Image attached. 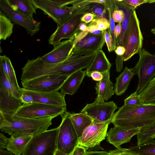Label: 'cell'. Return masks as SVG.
<instances>
[{
    "instance_id": "cell-1",
    "label": "cell",
    "mask_w": 155,
    "mask_h": 155,
    "mask_svg": "<svg viewBox=\"0 0 155 155\" xmlns=\"http://www.w3.org/2000/svg\"><path fill=\"white\" fill-rule=\"evenodd\" d=\"M56 116L31 119L0 112V130L14 138L35 136L47 130Z\"/></svg>"
},
{
    "instance_id": "cell-2",
    "label": "cell",
    "mask_w": 155,
    "mask_h": 155,
    "mask_svg": "<svg viewBox=\"0 0 155 155\" xmlns=\"http://www.w3.org/2000/svg\"><path fill=\"white\" fill-rule=\"evenodd\" d=\"M111 123L114 126L142 130L155 124V104L135 107L124 104L114 113Z\"/></svg>"
},
{
    "instance_id": "cell-3",
    "label": "cell",
    "mask_w": 155,
    "mask_h": 155,
    "mask_svg": "<svg viewBox=\"0 0 155 155\" xmlns=\"http://www.w3.org/2000/svg\"><path fill=\"white\" fill-rule=\"evenodd\" d=\"M59 130L58 127L33 137L21 155H54Z\"/></svg>"
},
{
    "instance_id": "cell-4",
    "label": "cell",
    "mask_w": 155,
    "mask_h": 155,
    "mask_svg": "<svg viewBox=\"0 0 155 155\" xmlns=\"http://www.w3.org/2000/svg\"><path fill=\"white\" fill-rule=\"evenodd\" d=\"M138 54L139 61L132 69L138 77L136 91L139 94L155 77V53L152 54L143 48Z\"/></svg>"
},
{
    "instance_id": "cell-5",
    "label": "cell",
    "mask_w": 155,
    "mask_h": 155,
    "mask_svg": "<svg viewBox=\"0 0 155 155\" xmlns=\"http://www.w3.org/2000/svg\"><path fill=\"white\" fill-rule=\"evenodd\" d=\"M71 114L66 111L61 116L58 138L57 150L68 155L79 145V138L71 120Z\"/></svg>"
},
{
    "instance_id": "cell-6",
    "label": "cell",
    "mask_w": 155,
    "mask_h": 155,
    "mask_svg": "<svg viewBox=\"0 0 155 155\" xmlns=\"http://www.w3.org/2000/svg\"><path fill=\"white\" fill-rule=\"evenodd\" d=\"M22 103L3 70L0 68V112L14 115Z\"/></svg>"
},
{
    "instance_id": "cell-7",
    "label": "cell",
    "mask_w": 155,
    "mask_h": 155,
    "mask_svg": "<svg viewBox=\"0 0 155 155\" xmlns=\"http://www.w3.org/2000/svg\"><path fill=\"white\" fill-rule=\"evenodd\" d=\"M111 121L103 123L92 121L84 130L79 138V145L88 150L104 149L100 146L101 142L105 139L108 125Z\"/></svg>"
},
{
    "instance_id": "cell-8",
    "label": "cell",
    "mask_w": 155,
    "mask_h": 155,
    "mask_svg": "<svg viewBox=\"0 0 155 155\" xmlns=\"http://www.w3.org/2000/svg\"><path fill=\"white\" fill-rule=\"evenodd\" d=\"M36 9L42 11L51 18L57 26L62 25L73 16L82 14L80 9H74L72 6L59 7L49 0H31Z\"/></svg>"
},
{
    "instance_id": "cell-9",
    "label": "cell",
    "mask_w": 155,
    "mask_h": 155,
    "mask_svg": "<svg viewBox=\"0 0 155 155\" xmlns=\"http://www.w3.org/2000/svg\"><path fill=\"white\" fill-rule=\"evenodd\" d=\"M143 38L140 21L134 11L131 17L127 33L124 47L126 51L123 56V61H126L138 53L142 49Z\"/></svg>"
},
{
    "instance_id": "cell-10",
    "label": "cell",
    "mask_w": 155,
    "mask_h": 155,
    "mask_svg": "<svg viewBox=\"0 0 155 155\" xmlns=\"http://www.w3.org/2000/svg\"><path fill=\"white\" fill-rule=\"evenodd\" d=\"M70 75L64 74L46 75L21 82L25 89L38 92L58 91Z\"/></svg>"
},
{
    "instance_id": "cell-11",
    "label": "cell",
    "mask_w": 155,
    "mask_h": 155,
    "mask_svg": "<svg viewBox=\"0 0 155 155\" xmlns=\"http://www.w3.org/2000/svg\"><path fill=\"white\" fill-rule=\"evenodd\" d=\"M66 107L52 106L39 103L23 104L14 115L26 118L36 119L51 116L62 115L66 111Z\"/></svg>"
},
{
    "instance_id": "cell-12",
    "label": "cell",
    "mask_w": 155,
    "mask_h": 155,
    "mask_svg": "<svg viewBox=\"0 0 155 155\" xmlns=\"http://www.w3.org/2000/svg\"><path fill=\"white\" fill-rule=\"evenodd\" d=\"M118 108L113 101L99 102L95 100L88 104L81 111L97 123H103L111 121L115 111Z\"/></svg>"
},
{
    "instance_id": "cell-13",
    "label": "cell",
    "mask_w": 155,
    "mask_h": 155,
    "mask_svg": "<svg viewBox=\"0 0 155 155\" xmlns=\"http://www.w3.org/2000/svg\"><path fill=\"white\" fill-rule=\"evenodd\" d=\"M0 10L12 22L23 27L31 36L39 31L41 22L13 11L4 0H0Z\"/></svg>"
},
{
    "instance_id": "cell-14",
    "label": "cell",
    "mask_w": 155,
    "mask_h": 155,
    "mask_svg": "<svg viewBox=\"0 0 155 155\" xmlns=\"http://www.w3.org/2000/svg\"><path fill=\"white\" fill-rule=\"evenodd\" d=\"M84 14L75 15L62 25L57 26L48 40V43L55 47L64 39H70L78 31L82 22L81 18Z\"/></svg>"
},
{
    "instance_id": "cell-15",
    "label": "cell",
    "mask_w": 155,
    "mask_h": 155,
    "mask_svg": "<svg viewBox=\"0 0 155 155\" xmlns=\"http://www.w3.org/2000/svg\"><path fill=\"white\" fill-rule=\"evenodd\" d=\"M104 35L89 33L75 45L70 54L85 55L97 52L105 44Z\"/></svg>"
},
{
    "instance_id": "cell-16",
    "label": "cell",
    "mask_w": 155,
    "mask_h": 155,
    "mask_svg": "<svg viewBox=\"0 0 155 155\" xmlns=\"http://www.w3.org/2000/svg\"><path fill=\"white\" fill-rule=\"evenodd\" d=\"M76 33L70 39L61 41L51 51L40 57L41 60L48 64L59 63L66 60L73 48Z\"/></svg>"
},
{
    "instance_id": "cell-17",
    "label": "cell",
    "mask_w": 155,
    "mask_h": 155,
    "mask_svg": "<svg viewBox=\"0 0 155 155\" xmlns=\"http://www.w3.org/2000/svg\"><path fill=\"white\" fill-rule=\"evenodd\" d=\"M141 129H131L114 126L107 132L106 138L107 141L118 148L123 144L129 142L132 138L139 134Z\"/></svg>"
},
{
    "instance_id": "cell-18",
    "label": "cell",
    "mask_w": 155,
    "mask_h": 155,
    "mask_svg": "<svg viewBox=\"0 0 155 155\" xmlns=\"http://www.w3.org/2000/svg\"><path fill=\"white\" fill-rule=\"evenodd\" d=\"M25 92L33 97L34 103H39L52 106L66 107L65 95L58 91L45 92H38L21 88Z\"/></svg>"
},
{
    "instance_id": "cell-19",
    "label": "cell",
    "mask_w": 155,
    "mask_h": 155,
    "mask_svg": "<svg viewBox=\"0 0 155 155\" xmlns=\"http://www.w3.org/2000/svg\"><path fill=\"white\" fill-rule=\"evenodd\" d=\"M102 74V80L97 82L95 87L97 94L95 100L99 102L107 101L115 93L114 84L110 80V71L105 72Z\"/></svg>"
},
{
    "instance_id": "cell-20",
    "label": "cell",
    "mask_w": 155,
    "mask_h": 155,
    "mask_svg": "<svg viewBox=\"0 0 155 155\" xmlns=\"http://www.w3.org/2000/svg\"><path fill=\"white\" fill-rule=\"evenodd\" d=\"M111 64L102 49L97 52L89 67L86 69V75L91 77V74L94 71L101 73L110 71Z\"/></svg>"
},
{
    "instance_id": "cell-21",
    "label": "cell",
    "mask_w": 155,
    "mask_h": 155,
    "mask_svg": "<svg viewBox=\"0 0 155 155\" xmlns=\"http://www.w3.org/2000/svg\"><path fill=\"white\" fill-rule=\"evenodd\" d=\"M86 76V70H79L70 76L60 88L61 92L72 95L78 90Z\"/></svg>"
},
{
    "instance_id": "cell-22",
    "label": "cell",
    "mask_w": 155,
    "mask_h": 155,
    "mask_svg": "<svg viewBox=\"0 0 155 155\" xmlns=\"http://www.w3.org/2000/svg\"><path fill=\"white\" fill-rule=\"evenodd\" d=\"M114 1L118 8L123 10L125 14L124 18L121 23V32L119 37L116 40V47L118 46L124 47L127 33L131 16L134 11L127 6L123 0Z\"/></svg>"
},
{
    "instance_id": "cell-23",
    "label": "cell",
    "mask_w": 155,
    "mask_h": 155,
    "mask_svg": "<svg viewBox=\"0 0 155 155\" xmlns=\"http://www.w3.org/2000/svg\"><path fill=\"white\" fill-rule=\"evenodd\" d=\"M0 68L3 70L16 93L20 99L21 88L18 85L15 71L10 60L5 55L0 56Z\"/></svg>"
},
{
    "instance_id": "cell-24",
    "label": "cell",
    "mask_w": 155,
    "mask_h": 155,
    "mask_svg": "<svg viewBox=\"0 0 155 155\" xmlns=\"http://www.w3.org/2000/svg\"><path fill=\"white\" fill-rule=\"evenodd\" d=\"M13 11L31 18L36 14V8L31 0H4Z\"/></svg>"
},
{
    "instance_id": "cell-25",
    "label": "cell",
    "mask_w": 155,
    "mask_h": 155,
    "mask_svg": "<svg viewBox=\"0 0 155 155\" xmlns=\"http://www.w3.org/2000/svg\"><path fill=\"white\" fill-rule=\"evenodd\" d=\"M135 74L132 68L125 67L122 73L116 78L114 87V92L116 95L120 96L126 91Z\"/></svg>"
},
{
    "instance_id": "cell-26",
    "label": "cell",
    "mask_w": 155,
    "mask_h": 155,
    "mask_svg": "<svg viewBox=\"0 0 155 155\" xmlns=\"http://www.w3.org/2000/svg\"><path fill=\"white\" fill-rule=\"evenodd\" d=\"M33 137L29 136L14 138L11 136L8 138L6 149L15 155H22Z\"/></svg>"
},
{
    "instance_id": "cell-27",
    "label": "cell",
    "mask_w": 155,
    "mask_h": 155,
    "mask_svg": "<svg viewBox=\"0 0 155 155\" xmlns=\"http://www.w3.org/2000/svg\"><path fill=\"white\" fill-rule=\"evenodd\" d=\"M70 118L79 138L84 129L93 121L90 117L82 112L71 113Z\"/></svg>"
},
{
    "instance_id": "cell-28",
    "label": "cell",
    "mask_w": 155,
    "mask_h": 155,
    "mask_svg": "<svg viewBox=\"0 0 155 155\" xmlns=\"http://www.w3.org/2000/svg\"><path fill=\"white\" fill-rule=\"evenodd\" d=\"M0 40H5L12 34L14 24L0 11Z\"/></svg>"
},
{
    "instance_id": "cell-29",
    "label": "cell",
    "mask_w": 155,
    "mask_h": 155,
    "mask_svg": "<svg viewBox=\"0 0 155 155\" xmlns=\"http://www.w3.org/2000/svg\"><path fill=\"white\" fill-rule=\"evenodd\" d=\"M143 103L155 104V77L139 94Z\"/></svg>"
},
{
    "instance_id": "cell-30",
    "label": "cell",
    "mask_w": 155,
    "mask_h": 155,
    "mask_svg": "<svg viewBox=\"0 0 155 155\" xmlns=\"http://www.w3.org/2000/svg\"><path fill=\"white\" fill-rule=\"evenodd\" d=\"M129 149L131 152L138 155H155V140H153Z\"/></svg>"
},
{
    "instance_id": "cell-31",
    "label": "cell",
    "mask_w": 155,
    "mask_h": 155,
    "mask_svg": "<svg viewBox=\"0 0 155 155\" xmlns=\"http://www.w3.org/2000/svg\"><path fill=\"white\" fill-rule=\"evenodd\" d=\"M155 137V124L141 130L137 134V145L153 139Z\"/></svg>"
},
{
    "instance_id": "cell-32",
    "label": "cell",
    "mask_w": 155,
    "mask_h": 155,
    "mask_svg": "<svg viewBox=\"0 0 155 155\" xmlns=\"http://www.w3.org/2000/svg\"><path fill=\"white\" fill-rule=\"evenodd\" d=\"M105 4L107 7L108 12V19L110 23L109 29L112 38L113 51L115 50L116 48V40L114 34L115 22L112 17V13L115 9V5L114 0H107Z\"/></svg>"
},
{
    "instance_id": "cell-33",
    "label": "cell",
    "mask_w": 155,
    "mask_h": 155,
    "mask_svg": "<svg viewBox=\"0 0 155 155\" xmlns=\"http://www.w3.org/2000/svg\"><path fill=\"white\" fill-rule=\"evenodd\" d=\"M91 13L94 15V19L101 18H108V14L107 7L105 3H94L90 5Z\"/></svg>"
},
{
    "instance_id": "cell-34",
    "label": "cell",
    "mask_w": 155,
    "mask_h": 155,
    "mask_svg": "<svg viewBox=\"0 0 155 155\" xmlns=\"http://www.w3.org/2000/svg\"><path fill=\"white\" fill-rule=\"evenodd\" d=\"M138 94L136 91L124 100V105L130 107H135L143 104Z\"/></svg>"
},
{
    "instance_id": "cell-35",
    "label": "cell",
    "mask_w": 155,
    "mask_h": 155,
    "mask_svg": "<svg viewBox=\"0 0 155 155\" xmlns=\"http://www.w3.org/2000/svg\"><path fill=\"white\" fill-rule=\"evenodd\" d=\"M90 23L95 25L97 29L102 31L107 29L110 27L109 19L104 18L94 19Z\"/></svg>"
},
{
    "instance_id": "cell-36",
    "label": "cell",
    "mask_w": 155,
    "mask_h": 155,
    "mask_svg": "<svg viewBox=\"0 0 155 155\" xmlns=\"http://www.w3.org/2000/svg\"><path fill=\"white\" fill-rule=\"evenodd\" d=\"M123 1L127 6L134 11L137 6L141 4L155 3V0H123Z\"/></svg>"
},
{
    "instance_id": "cell-37",
    "label": "cell",
    "mask_w": 155,
    "mask_h": 155,
    "mask_svg": "<svg viewBox=\"0 0 155 155\" xmlns=\"http://www.w3.org/2000/svg\"><path fill=\"white\" fill-rule=\"evenodd\" d=\"M115 7L112 17L115 22L121 23L124 18V12L123 10L119 8L117 5H115Z\"/></svg>"
},
{
    "instance_id": "cell-38",
    "label": "cell",
    "mask_w": 155,
    "mask_h": 155,
    "mask_svg": "<svg viewBox=\"0 0 155 155\" xmlns=\"http://www.w3.org/2000/svg\"><path fill=\"white\" fill-rule=\"evenodd\" d=\"M109 155H138L131 152L129 148L121 147L108 151Z\"/></svg>"
},
{
    "instance_id": "cell-39",
    "label": "cell",
    "mask_w": 155,
    "mask_h": 155,
    "mask_svg": "<svg viewBox=\"0 0 155 155\" xmlns=\"http://www.w3.org/2000/svg\"><path fill=\"white\" fill-rule=\"evenodd\" d=\"M20 99L23 104H30L34 103V100L32 96L24 91L21 88Z\"/></svg>"
},
{
    "instance_id": "cell-40",
    "label": "cell",
    "mask_w": 155,
    "mask_h": 155,
    "mask_svg": "<svg viewBox=\"0 0 155 155\" xmlns=\"http://www.w3.org/2000/svg\"><path fill=\"white\" fill-rule=\"evenodd\" d=\"M49 1L57 6L64 7L69 5L73 4L78 2L80 0H49Z\"/></svg>"
},
{
    "instance_id": "cell-41",
    "label": "cell",
    "mask_w": 155,
    "mask_h": 155,
    "mask_svg": "<svg viewBox=\"0 0 155 155\" xmlns=\"http://www.w3.org/2000/svg\"><path fill=\"white\" fill-rule=\"evenodd\" d=\"M104 38L108 50L110 52L113 51L112 39L109 28L104 31Z\"/></svg>"
},
{
    "instance_id": "cell-42",
    "label": "cell",
    "mask_w": 155,
    "mask_h": 155,
    "mask_svg": "<svg viewBox=\"0 0 155 155\" xmlns=\"http://www.w3.org/2000/svg\"><path fill=\"white\" fill-rule=\"evenodd\" d=\"M87 31L90 33L98 35L104 34V31H102L98 29L94 25L90 23L88 25Z\"/></svg>"
},
{
    "instance_id": "cell-43",
    "label": "cell",
    "mask_w": 155,
    "mask_h": 155,
    "mask_svg": "<svg viewBox=\"0 0 155 155\" xmlns=\"http://www.w3.org/2000/svg\"><path fill=\"white\" fill-rule=\"evenodd\" d=\"M123 56L117 55L115 64L116 68V71L117 72H120L123 69Z\"/></svg>"
},
{
    "instance_id": "cell-44",
    "label": "cell",
    "mask_w": 155,
    "mask_h": 155,
    "mask_svg": "<svg viewBox=\"0 0 155 155\" xmlns=\"http://www.w3.org/2000/svg\"><path fill=\"white\" fill-rule=\"evenodd\" d=\"M86 151L84 147L78 145L70 154V155H84Z\"/></svg>"
},
{
    "instance_id": "cell-45",
    "label": "cell",
    "mask_w": 155,
    "mask_h": 155,
    "mask_svg": "<svg viewBox=\"0 0 155 155\" xmlns=\"http://www.w3.org/2000/svg\"><path fill=\"white\" fill-rule=\"evenodd\" d=\"M94 18V15L91 13L89 12L84 14L82 17L81 20L82 22L87 24L91 22Z\"/></svg>"
},
{
    "instance_id": "cell-46",
    "label": "cell",
    "mask_w": 155,
    "mask_h": 155,
    "mask_svg": "<svg viewBox=\"0 0 155 155\" xmlns=\"http://www.w3.org/2000/svg\"><path fill=\"white\" fill-rule=\"evenodd\" d=\"M8 141V138H7L2 133H0V149H6Z\"/></svg>"
},
{
    "instance_id": "cell-47",
    "label": "cell",
    "mask_w": 155,
    "mask_h": 155,
    "mask_svg": "<svg viewBox=\"0 0 155 155\" xmlns=\"http://www.w3.org/2000/svg\"><path fill=\"white\" fill-rule=\"evenodd\" d=\"M84 155H109V153L106 151H86Z\"/></svg>"
},
{
    "instance_id": "cell-48",
    "label": "cell",
    "mask_w": 155,
    "mask_h": 155,
    "mask_svg": "<svg viewBox=\"0 0 155 155\" xmlns=\"http://www.w3.org/2000/svg\"><path fill=\"white\" fill-rule=\"evenodd\" d=\"M103 77L102 73L97 71L93 72L91 74V77L94 80L99 81H101Z\"/></svg>"
},
{
    "instance_id": "cell-49",
    "label": "cell",
    "mask_w": 155,
    "mask_h": 155,
    "mask_svg": "<svg viewBox=\"0 0 155 155\" xmlns=\"http://www.w3.org/2000/svg\"><path fill=\"white\" fill-rule=\"evenodd\" d=\"M115 52L117 55L123 56L125 52L126 49L125 47L123 46H118L116 47Z\"/></svg>"
},
{
    "instance_id": "cell-50",
    "label": "cell",
    "mask_w": 155,
    "mask_h": 155,
    "mask_svg": "<svg viewBox=\"0 0 155 155\" xmlns=\"http://www.w3.org/2000/svg\"><path fill=\"white\" fill-rule=\"evenodd\" d=\"M122 30L121 23H118L114 29V34L116 40L119 37Z\"/></svg>"
},
{
    "instance_id": "cell-51",
    "label": "cell",
    "mask_w": 155,
    "mask_h": 155,
    "mask_svg": "<svg viewBox=\"0 0 155 155\" xmlns=\"http://www.w3.org/2000/svg\"><path fill=\"white\" fill-rule=\"evenodd\" d=\"M87 23L82 22L79 26L78 30L82 32L86 31H87Z\"/></svg>"
},
{
    "instance_id": "cell-52",
    "label": "cell",
    "mask_w": 155,
    "mask_h": 155,
    "mask_svg": "<svg viewBox=\"0 0 155 155\" xmlns=\"http://www.w3.org/2000/svg\"><path fill=\"white\" fill-rule=\"evenodd\" d=\"M0 155H13L12 153L8 150L0 149Z\"/></svg>"
},
{
    "instance_id": "cell-53",
    "label": "cell",
    "mask_w": 155,
    "mask_h": 155,
    "mask_svg": "<svg viewBox=\"0 0 155 155\" xmlns=\"http://www.w3.org/2000/svg\"><path fill=\"white\" fill-rule=\"evenodd\" d=\"M54 155H70V154L69 155L67 154H66L62 153L57 150L55 153Z\"/></svg>"
},
{
    "instance_id": "cell-54",
    "label": "cell",
    "mask_w": 155,
    "mask_h": 155,
    "mask_svg": "<svg viewBox=\"0 0 155 155\" xmlns=\"http://www.w3.org/2000/svg\"></svg>"
}]
</instances>
